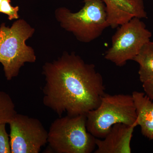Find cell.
<instances>
[{
  "label": "cell",
  "instance_id": "obj_13",
  "mask_svg": "<svg viewBox=\"0 0 153 153\" xmlns=\"http://www.w3.org/2000/svg\"><path fill=\"white\" fill-rule=\"evenodd\" d=\"M10 3V0H0V13L7 15L10 20L18 19L19 7H13Z\"/></svg>",
  "mask_w": 153,
  "mask_h": 153
},
{
  "label": "cell",
  "instance_id": "obj_9",
  "mask_svg": "<svg viewBox=\"0 0 153 153\" xmlns=\"http://www.w3.org/2000/svg\"><path fill=\"white\" fill-rule=\"evenodd\" d=\"M137 124L119 123L113 126L104 138H96L95 153H131V142Z\"/></svg>",
  "mask_w": 153,
  "mask_h": 153
},
{
  "label": "cell",
  "instance_id": "obj_7",
  "mask_svg": "<svg viewBox=\"0 0 153 153\" xmlns=\"http://www.w3.org/2000/svg\"><path fill=\"white\" fill-rule=\"evenodd\" d=\"M8 124L11 153H38L47 143L48 132L38 119L17 113Z\"/></svg>",
  "mask_w": 153,
  "mask_h": 153
},
{
  "label": "cell",
  "instance_id": "obj_15",
  "mask_svg": "<svg viewBox=\"0 0 153 153\" xmlns=\"http://www.w3.org/2000/svg\"><path fill=\"white\" fill-rule=\"evenodd\" d=\"M143 87L146 94L153 100V79L143 83Z\"/></svg>",
  "mask_w": 153,
  "mask_h": 153
},
{
  "label": "cell",
  "instance_id": "obj_2",
  "mask_svg": "<svg viewBox=\"0 0 153 153\" xmlns=\"http://www.w3.org/2000/svg\"><path fill=\"white\" fill-rule=\"evenodd\" d=\"M86 116L87 131L96 138H104L116 124L138 125L133 98L129 94L105 93L98 107Z\"/></svg>",
  "mask_w": 153,
  "mask_h": 153
},
{
  "label": "cell",
  "instance_id": "obj_4",
  "mask_svg": "<svg viewBox=\"0 0 153 153\" xmlns=\"http://www.w3.org/2000/svg\"><path fill=\"white\" fill-rule=\"evenodd\" d=\"M47 143L56 153H91L96 138L87 131L85 114L67 115L54 120L49 127Z\"/></svg>",
  "mask_w": 153,
  "mask_h": 153
},
{
  "label": "cell",
  "instance_id": "obj_10",
  "mask_svg": "<svg viewBox=\"0 0 153 153\" xmlns=\"http://www.w3.org/2000/svg\"><path fill=\"white\" fill-rule=\"evenodd\" d=\"M137 115L138 125L143 135L153 140V102L143 92L134 91L132 94Z\"/></svg>",
  "mask_w": 153,
  "mask_h": 153
},
{
  "label": "cell",
  "instance_id": "obj_11",
  "mask_svg": "<svg viewBox=\"0 0 153 153\" xmlns=\"http://www.w3.org/2000/svg\"><path fill=\"white\" fill-rule=\"evenodd\" d=\"M133 60L139 65L138 74L142 83L153 79V42L145 44Z\"/></svg>",
  "mask_w": 153,
  "mask_h": 153
},
{
  "label": "cell",
  "instance_id": "obj_12",
  "mask_svg": "<svg viewBox=\"0 0 153 153\" xmlns=\"http://www.w3.org/2000/svg\"><path fill=\"white\" fill-rule=\"evenodd\" d=\"M17 113L11 97L4 91H0V125L8 123Z\"/></svg>",
  "mask_w": 153,
  "mask_h": 153
},
{
  "label": "cell",
  "instance_id": "obj_14",
  "mask_svg": "<svg viewBox=\"0 0 153 153\" xmlns=\"http://www.w3.org/2000/svg\"><path fill=\"white\" fill-rule=\"evenodd\" d=\"M6 124L0 125V153H11L10 139L6 131Z\"/></svg>",
  "mask_w": 153,
  "mask_h": 153
},
{
  "label": "cell",
  "instance_id": "obj_3",
  "mask_svg": "<svg viewBox=\"0 0 153 153\" xmlns=\"http://www.w3.org/2000/svg\"><path fill=\"white\" fill-rule=\"evenodd\" d=\"M34 33V29L24 20L14 22L11 27L4 24L0 27V63L8 80L18 76L20 68L26 63L36 60L34 50L26 41Z\"/></svg>",
  "mask_w": 153,
  "mask_h": 153
},
{
  "label": "cell",
  "instance_id": "obj_1",
  "mask_svg": "<svg viewBox=\"0 0 153 153\" xmlns=\"http://www.w3.org/2000/svg\"><path fill=\"white\" fill-rule=\"evenodd\" d=\"M45 76L43 104L59 117L87 114L99 105L105 92L101 74L94 64L85 63L74 53L43 66Z\"/></svg>",
  "mask_w": 153,
  "mask_h": 153
},
{
  "label": "cell",
  "instance_id": "obj_5",
  "mask_svg": "<svg viewBox=\"0 0 153 153\" xmlns=\"http://www.w3.org/2000/svg\"><path fill=\"white\" fill-rule=\"evenodd\" d=\"M84 6L77 13L62 8L56 15L61 26L79 41L89 43L101 36L109 27L105 4L102 0H83Z\"/></svg>",
  "mask_w": 153,
  "mask_h": 153
},
{
  "label": "cell",
  "instance_id": "obj_8",
  "mask_svg": "<svg viewBox=\"0 0 153 153\" xmlns=\"http://www.w3.org/2000/svg\"><path fill=\"white\" fill-rule=\"evenodd\" d=\"M109 27L115 29L134 18L147 19L143 0H102Z\"/></svg>",
  "mask_w": 153,
  "mask_h": 153
},
{
  "label": "cell",
  "instance_id": "obj_6",
  "mask_svg": "<svg viewBox=\"0 0 153 153\" xmlns=\"http://www.w3.org/2000/svg\"><path fill=\"white\" fill-rule=\"evenodd\" d=\"M152 36L140 19L134 18L118 28L105 58L117 66H124L128 60H134L144 45L150 41Z\"/></svg>",
  "mask_w": 153,
  "mask_h": 153
}]
</instances>
